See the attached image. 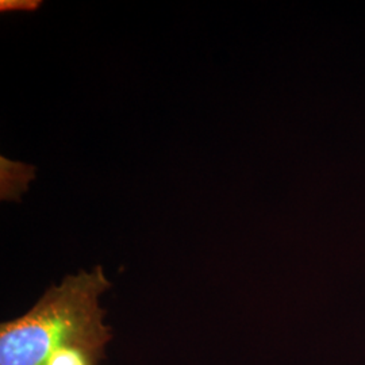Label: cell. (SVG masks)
Instances as JSON below:
<instances>
[{
	"label": "cell",
	"instance_id": "6da1fadb",
	"mask_svg": "<svg viewBox=\"0 0 365 365\" xmlns=\"http://www.w3.org/2000/svg\"><path fill=\"white\" fill-rule=\"evenodd\" d=\"M105 269H80L48 288L18 318L0 324V365H101L114 337L101 297Z\"/></svg>",
	"mask_w": 365,
	"mask_h": 365
},
{
	"label": "cell",
	"instance_id": "7a4b0ae2",
	"mask_svg": "<svg viewBox=\"0 0 365 365\" xmlns=\"http://www.w3.org/2000/svg\"><path fill=\"white\" fill-rule=\"evenodd\" d=\"M41 1L37 0H1V11H34L37 10Z\"/></svg>",
	"mask_w": 365,
	"mask_h": 365
}]
</instances>
